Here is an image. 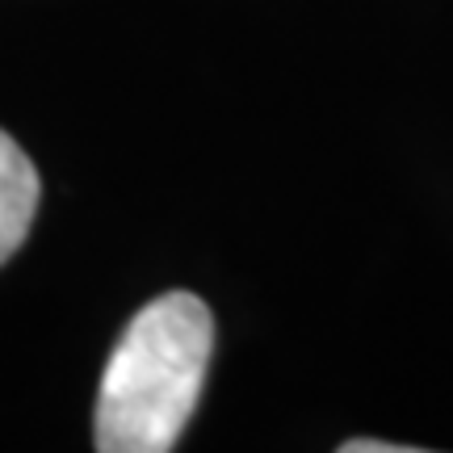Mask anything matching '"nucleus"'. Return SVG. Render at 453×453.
<instances>
[{"label": "nucleus", "mask_w": 453, "mask_h": 453, "mask_svg": "<svg viewBox=\"0 0 453 453\" xmlns=\"http://www.w3.org/2000/svg\"><path fill=\"white\" fill-rule=\"evenodd\" d=\"M214 353V319L197 294L151 298L113 344L97 387L93 445L101 453L173 449L194 416Z\"/></svg>", "instance_id": "nucleus-1"}, {"label": "nucleus", "mask_w": 453, "mask_h": 453, "mask_svg": "<svg viewBox=\"0 0 453 453\" xmlns=\"http://www.w3.org/2000/svg\"><path fill=\"white\" fill-rule=\"evenodd\" d=\"M340 453H403V445H390V441H344Z\"/></svg>", "instance_id": "nucleus-3"}, {"label": "nucleus", "mask_w": 453, "mask_h": 453, "mask_svg": "<svg viewBox=\"0 0 453 453\" xmlns=\"http://www.w3.org/2000/svg\"><path fill=\"white\" fill-rule=\"evenodd\" d=\"M38 194H42V185H38L30 156L13 143V134L0 130V265L30 235Z\"/></svg>", "instance_id": "nucleus-2"}]
</instances>
